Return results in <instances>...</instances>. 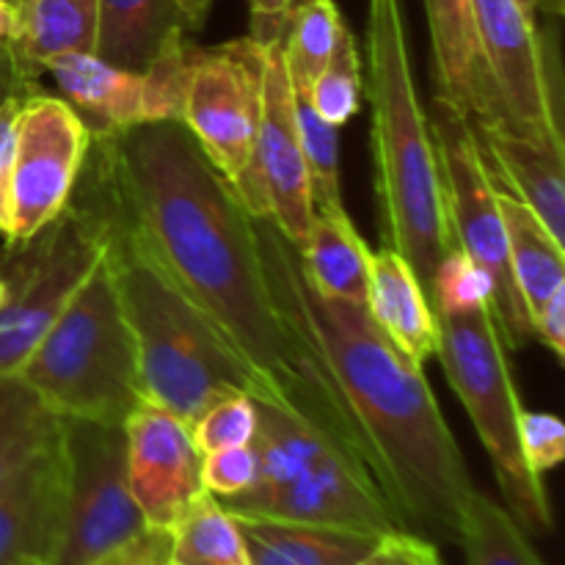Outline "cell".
Masks as SVG:
<instances>
[{"mask_svg": "<svg viewBox=\"0 0 565 565\" xmlns=\"http://www.w3.org/2000/svg\"><path fill=\"white\" fill-rule=\"evenodd\" d=\"M353 565H445L439 550L425 535L412 530H392L375 541L373 550Z\"/></svg>", "mask_w": 565, "mask_h": 565, "instance_id": "obj_37", "label": "cell"}, {"mask_svg": "<svg viewBox=\"0 0 565 565\" xmlns=\"http://www.w3.org/2000/svg\"><path fill=\"white\" fill-rule=\"evenodd\" d=\"M472 3L480 47L505 127L530 141L565 143L535 17L519 0Z\"/></svg>", "mask_w": 565, "mask_h": 565, "instance_id": "obj_14", "label": "cell"}, {"mask_svg": "<svg viewBox=\"0 0 565 565\" xmlns=\"http://www.w3.org/2000/svg\"><path fill=\"white\" fill-rule=\"evenodd\" d=\"M497 202L505 221L513 281L522 292L530 326H533V318L550 301L552 292L565 287L563 243L552 237V232L535 218L533 210L500 182H497Z\"/></svg>", "mask_w": 565, "mask_h": 565, "instance_id": "obj_24", "label": "cell"}, {"mask_svg": "<svg viewBox=\"0 0 565 565\" xmlns=\"http://www.w3.org/2000/svg\"><path fill=\"white\" fill-rule=\"evenodd\" d=\"M127 483L152 530L174 527L188 505L204 491L202 452L191 425L177 414L143 401L125 419Z\"/></svg>", "mask_w": 565, "mask_h": 565, "instance_id": "obj_15", "label": "cell"}, {"mask_svg": "<svg viewBox=\"0 0 565 565\" xmlns=\"http://www.w3.org/2000/svg\"><path fill=\"white\" fill-rule=\"evenodd\" d=\"M66 508L64 436L44 447L0 486V565H50Z\"/></svg>", "mask_w": 565, "mask_h": 565, "instance_id": "obj_16", "label": "cell"}, {"mask_svg": "<svg viewBox=\"0 0 565 565\" xmlns=\"http://www.w3.org/2000/svg\"><path fill=\"white\" fill-rule=\"evenodd\" d=\"M42 75L53 81L55 97L81 116L92 138L143 125L141 72L121 70L99 55L72 50L50 58Z\"/></svg>", "mask_w": 565, "mask_h": 565, "instance_id": "obj_18", "label": "cell"}, {"mask_svg": "<svg viewBox=\"0 0 565 565\" xmlns=\"http://www.w3.org/2000/svg\"><path fill=\"white\" fill-rule=\"evenodd\" d=\"M480 147L500 185L516 193L535 218L565 237V143H539L508 127H480Z\"/></svg>", "mask_w": 565, "mask_h": 565, "instance_id": "obj_19", "label": "cell"}, {"mask_svg": "<svg viewBox=\"0 0 565 565\" xmlns=\"http://www.w3.org/2000/svg\"><path fill=\"white\" fill-rule=\"evenodd\" d=\"M166 565H174V563H166Z\"/></svg>", "mask_w": 565, "mask_h": 565, "instance_id": "obj_48", "label": "cell"}, {"mask_svg": "<svg viewBox=\"0 0 565 565\" xmlns=\"http://www.w3.org/2000/svg\"><path fill=\"white\" fill-rule=\"evenodd\" d=\"M367 312L386 340L423 367L439 348V323L412 265L390 246L370 252Z\"/></svg>", "mask_w": 565, "mask_h": 565, "instance_id": "obj_20", "label": "cell"}, {"mask_svg": "<svg viewBox=\"0 0 565 565\" xmlns=\"http://www.w3.org/2000/svg\"><path fill=\"white\" fill-rule=\"evenodd\" d=\"M25 97H14L0 105V235L11 232V174H14L17 116Z\"/></svg>", "mask_w": 565, "mask_h": 565, "instance_id": "obj_38", "label": "cell"}, {"mask_svg": "<svg viewBox=\"0 0 565 565\" xmlns=\"http://www.w3.org/2000/svg\"><path fill=\"white\" fill-rule=\"evenodd\" d=\"M174 25H182L174 0H97L94 55L121 70L143 72Z\"/></svg>", "mask_w": 565, "mask_h": 565, "instance_id": "obj_25", "label": "cell"}, {"mask_svg": "<svg viewBox=\"0 0 565 565\" xmlns=\"http://www.w3.org/2000/svg\"><path fill=\"white\" fill-rule=\"evenodd\" d=\"M86 180L108 213L105 259L136 340L143 401L185 423L235 392L263 401L257 375L237 356L218 326L166 274L138 232L110 207L103 188L88 174Z\"/></svg>", "mask_w": 565, "mask_h": 565, "instance_id": "obj_4", "label": "cell"}, {"mask_svg": "<svg viewBox=\"0 0 565 565\" xmlns=\"http://www.w3.org/2000/svg\"><path fill=\"white\" fill-rule=\"evenodd\" d=\"M188 425H191V436L202 456L226 450V447H246L257 436V397L246 395V392L226 395L210 403Z\"/></svg>", "mask_w": 565, "mask_h": 565, "instance_id": "obj_33", "label": "cell"}, {"mask_svg": "<svg viewBox=\"0 0 565 565\" xmlns=\"http://www.w3.org/2000/svg\"><path fill=\"white\" fill-rule=\"evenodd\" d=\"M14 3V36L9 50L17 64L33 81L42 77L44 64L61 53L83 50L94 53L97 0H11Z\"/></svg>", "mask_w": 565, "mask_h": 565, "instance_id": "obj_23", "label": "cell"}, {"mask_svg": "<svg viewBox=\"0 0 565 565\" xmlns=\"http://www.w3.org/2000/svg\"><path fill=\"white\" fill-rule=\"evenodd\" d=\"M257 480L221 500L235 516L329 524L386 535L403 527L370 469L309 419L257 401Z\"/></svg>", "mask_w": 565, "mask_h": 565, "instance_id": "obj_5", "label": "cell"}, {"mask_svg": "<svg viewBox=\"0 0 565 565\" xmlns=\"http://www.w3.org/2000/svg\"><path fill=\"white\" fill-rule=\"evenodd\" d=\"M439 348L436 359L467 408L494 467L502 500L527 535L552 530V508L544 478L527 467L519 439L522 401L513 384L508 348L502 342L494 307L469 312H436Z\"/></svg>", "mask_w": 565, "mask_h": 565, "instance_id": "obj_7", "label": "cell"}, {"mask_svg": "<svg viewBox=\"0 0 565 565\" xmlns=\"http://www.w3.org/2000/svg\"><path fill=\"white\" fill-rule=\"evenodd\" d=\"M196 44L188 39L185 25H174L143 66V125L149 121H182L185 116L188 83Z\"/></svg>", "mask_w": 565, "mask_h": 565, "instance_id": "obj_30", "label": "cell"}, {"mask_svg": "<svg viewBox=\"0 0 565 565\" xmlns=\"http://www.w3.org/2000/svg\"><path fill=\"white\" fill-rule=\"evenodd\" d=\"M367 99L381 237L412 265L430 301L436 268L456 241L428 110L414 86L401 0H367Z\"/></svg>", "mask_w": 565, "mask_h": 565, "instance_id": "obj_3", "label": "cell"}, {"mask_svg": "<svg viewBox=\"0 0 565 565\" xmlns=\"http://www.w3.org/2000/svg\"><path fill=\"white\" fill-rule=\"evenodd\" d=\"M14 3L11 0H0V47H9L11 36H14Z\"/></svg>", "mask_w": 565, "mask_h": 565, "instance_id": "obj_44", "label": "cell"}, {"mask_svg": "<svg viewBox=\"0 0 565 565\" xmlns=\"http://www.w3.org/2000/svg\"><path fill=\"white\" fill-rule=\"evenodd\" d=\"M257 450L254 445L246 447H226L202 456V483L204 491H210L218 500L243 494L252 489L257 480Z\"/></svg>", "mask_w": 565, "mask_h": 565, "instance_id": "obj_35", "label": "cell"}, {"mask_svg": "<svg viewBox=\"0 0 565 565\" xmlns=\"http://www.w3.org/2000/svg\"><path fill=\"white\" fill-rule=\"evenodd\" d=\"M519 439H522L524 461L541 478L565 458V425L555 414L524 408L519 419Z\"/></svg>", "mask_w": 565, "mask_h": 565, "instance_id": "obj_36", "label": "cell"}, {"mask_svg": "<svg viewBox=\"0 0 565 565\" xmlns=\"http://www.w3.org/2000/svg\"><path fill=\"white\" fill-rule=\"evenodd\" d=\"M265 47L252 36L193 50L182 125L230 185L246 174L263 108Z\"/></svg>", "mask_w": 565, "mask_h": 565, "instance_id": "obj_11", "label": "cell"}, {"mask_svg": "<svg viewBox=\"0 0 565 565\" xmlns=\"http://www.w3.org/2000/svg\"><path fill=\"white\" fill-rule=\"evenodd\" d=\"M254 224L276 303L334 381L403 527L456 541L475 483L423 367L386 340L367 309L315 292L298 248L270 221Z\"/></svg>", "mask_w": 565, "mask_h": 565, "instance_id": "obj_2", "label": "cell"}, {"mask_svg": "<svg viewBox=\"0 0 565 565\" xmlns=\"http://www.w3.org/2000/svg\"><path fill=\"white\" fill-rule=\"evenodd\" d=\"M494 307L491 281L467 254L452 246L445 254L430 285V307L434 312H469V309Z\"/></svg>", "mask_w": 565, "mask_h": 565, "instance_id": "obj_34", "label": "cell"}, {"mask_svg": "<svg viewBox=\"0 0 565 565\" xmlns=\"http://www.w3.org/2000/svg\"><path fill=\"white\" fill-rule=\"evenodd\" d=\"M3 292H6V287H3V279H0V303H3Z\"/></svg>", "mask_w": 565, "mask_h": 565, "instance_id": "obj_46", "label": "cell"}, {"mask_svg": "<svg viewBox=\"0 0 565 565\" xmlns=\"http://www.w3.org/2000/svg\"><path fill=\"white\" fill-rule=\"evenodd\" d=\"M88 136L81 116L61 97L28 94L17 116L14 174H11L9 246L25 243L70 204L83 166Z\"/></svg>", "mask_w": 565, "mask_h": 565, "instance_id": "obj_13", "label": "cell"}, {"mask_svg": "<svg viewBox=\"0 0 565 565\" xmlns=\"http://www.w3.org/2000/svg\"><path fill=\"white\" fill-rule=\"evenodd\" d=\"M292 108H296V127L301 138V152L307 160L309 188H312V210L342 204L340 191V127L329 125L307 92L292 88Z\"/></svg>", "mask_w": 565, "mask_h": 565, "instance_id": "obj_31", "label": "cell"}, {"mask_svg": "<svg viewBox=\"0 0 565 565\" xmlns=\"http://www.w3.org/2000/svg\"><path fill=\"white\" fill-rule=\"evenodd\" d=\"M169 563V533L166 530L147 527L121 544L119 550L108 552L92 565H166Z\"/></svg>", "mask_w": 565, "mask_h": 565, "instance_id": "obj_39", "label": "cell"}, {"mask_svg": "<svg viewBox=\"0 0 565 565\" xmlns=\"http://www.w3.org/2000/svg\"><path fill=\"white\" fill-rule=\"evenodd\" d=\"M108 252V213L92 185L72 193L70 204L31 241L0 257V373H20L50 326L77 296Z\"/></svg>", "mask_w": 565, "mask_h": 565, "instance_id": "obj_8", "label": "cell"}, {"mask_svg": "<svg viewBox=\"0 0 565 565\" xmlns=\"http://www.w3.org/2000/svg\"><path fill=\"white\" fill-rule=\"evenodd\" d=\"M430 105L434 108L428 114V125L439 154L452 241L489 276L502 342L508 351H519L533 340V326L511 274L508 232L497 202V180L472 121L436 97Z\"/></svg>", "mask_w": 565, "mask_h": 565, "instance_id": "obj_9", "label": "cell"}, {"mask_svg": "<svg viewBox=\"0 0 565 565\" xmlns=\"http://www.w3.org/2000/svg\"><path fill=\"white\" fill-rule=\"evenodd\" d=\"M235 519L241 524L252 565H353L381 539L362 530L329 527V524L268 516Z\"/></svg>", "mask_w": 565, "mask_h": 565, "instance_id": "obj_22", "label": "cell"}, {"mask_svg": "<svg viewBox=\"0 0 565 565\" xmlns=\"http://www.w3.org/2000/svg\"><path fill=\"white\" fill-rule=\"evenodd\" d=\"M303 0H248L252 9V33L248 36L257 44L268 47L285 33L287 20Z\"/></svg>", "mask_w": 565, "mask_h": 565, "instance_id": "obj_40", "label": "cell"}, {"mask_svg": "<svg viewBox=\"0 0 565 565\" xmlns=\"http://www.w3.org/2000/svg\"><path fill=\"white\" fill-rule=\"evenodd\" d=\"M86 158L92 166L83 171L110 207L252 367L263 403L309 419L370 469L334 381L276 303L257 224L191 130L182 121H149L94 136Z\"/></svg>", "mask_w": 565, "mask_h": 565, "instance_id": "obj_1", "label": "cell"}, {"mask_svg": "<svg viewBox=\"0 0 565 565\" xmlns=\"http://www.w3.org/2000/svg\"><path fill=\"white\" fill-rule=\"evenodd\" d=\"M298 254L315 292L367 309L370 248L353 226L345 204L312 210V224Z\"/></svg>", "mask_w": 565, "mask_h": 565, "instance_id": "obj_21", "label": "cell"}, {"mask_svg": "<svg viewBox=\"0 0 565 565\" xmlns=\"http://www.w3.org/2000/svg\"><path fill=\"white\" fill-rule=\"evenodd\" d=\"M20 375L58 417L125 425L141 406L136 340L108 259L66 303Z\"/></svg>", "mask_w": 565, "mask_h": 565, "instance_id": "obj_6", "label": "cell"}, {"mask_svg": "<svg viewBox=\"0 0 565 565\" xmlns=\"http://www.w3.org/2000/svg\"><path fill=\"white\" fill-rule=\"evenodd\" d=\"M519 3H522L533 17L539 14V11H544V14H552V17H557L563 11V0H519Z\"/></svg>", "mask_w": 565, "mask_h": 565, "instance_id": "obj_45", "label": "cell"}, {"mask_svg": "<svg viewBox=\"0 0 565 565\" xmlns=\"http://www.w3.org/2000/svg\"><path fill=\"white\" fill-rule=\"evenodd\" d=\"M169 563L252 565L241 524L210 491H202L169 530Z\"/></svg>", "mask_w": 565, "mask_h": 565, "instance_id": "obj_27", "label": "cell"}, {"mask_svg": "<svg viewBox=\"0 0 565 565\" xmlns=\"http://www.w3.org/2000/svg\"><path fill=\"white\" fill-rule=\"evenodd\" d=\"M436 99L480 127H505L480 47L472 0H425Z\"/></svg>", "mask_w": 565, "mask_h": 565, "instance_id": "obj_17", "label": "cell"}, {"mask_svg": "<svg viewBox=\"0 0 565 565\" xmlns=\"http://www.w3.org/2000/svg\"><path fill=\"white\" fill-rule=\"evenodd\" d=\"M61 417L20 373H0V486L53 445Z\"/></svg>", "mask_w": 565, "mask_h": 565, "instance_id": "obj_26", "label": "cell"}, {"mask_svg": "<svg viewBox=\"0 0 565 565\" xmlns=\"http://www.w3.org/2000/svg\"><path fill=\"white\" fill-rule=\"evenodd\" d=\"M362 58H359L356 39H353L348 22H342L334 50L307 94L312 99V108L329 125L345 127L362 108Z\"/></svg>", "mask_w": 565, "mask_h": 565, "instance_id": "obj_32", "label": "cell"}, {"mask_svg": "<svg viewBox=\"0 0 565 565\" xmlns=\"http://www.w3.org/2000/svg\"><path fill=\"white\" fill-rule=\"evenodd\" d=\"M456 544L463 565H546L511 511L480 489L463 502Z\"/></svg>", "mask_w": 565, "mask_h": 565, "instance_id": "obj_28", "label": "cell"}, {"mask_svg": "<svg viewBox=\"0 0 565 565\" xmlns=\"http://www.w3.org/2000/svg\"><path fill=\"white\" fill-rule=\"evenodd\" d=\"M252 218H265L296 248L307 241L312 224V188L292 108V83L287 75L281 39L265 47L263 108L254 136L252 163L232 185Z\"/></svg>", "mask_w": 565, "mask_h": 565, "instance_id": "obj_12", "label": "cell"}, {"mask_svg": "<svg viewBox=\"0 0 565 565\" xmlns=\"http://www.w3.org/2000/svg\"><path fill=\"white\" fill-rule=\"evenodd\" d=\"M174 3H177V11H180L185 31H199V28L207 22L213 0H174Z\"/></svg>", "mask_w": 565, "mask_h": 565, "instance_id": "obj_43", "label": "cell"}, {"mask_svg": "<svg viewBox=\"0 0 565 565\" xmlns=\"http://www.w3.org/2000/svg\"><path fill=\"white\" fill-rule=\"evenodd\" d=\"M533 337H539L557 359L565 356V287L552 292L550 301L533 318Z\"/></svg>", "mask_w": 565, "mask_h": 565, "instance_id": "obj_41", "label": "cell"}, {"mask_svg": "<svg viewBox=\"0 0 565 565\" xmlns=\"http://www.w3.org/2000/svg\"><path fill=\"white\" fill-rule=\"evenodd\" d=\"M33 92H39V81L22 72L9 47H0V105L14 97H28Z\"/></svg>", "mask_w": 565, "mask_h": 565, "instance_id": "obj_42", "label": "cell"}, {"mask_svg": "<svg viewBox=\"0 0 565 565\" xmlns=\"http://www.w3.org/2000/svg\"><path fill=\"white\" fill-rule=\"evenodd\" d=\"M66 508L50 565H92L147 530L127 483L125 425L61 417Z\"/></svg>", "mask_w": 565, "mask_h": 565, "instance_id": "obj_10", "label": "cell"}, {"mask_svg": "<svg viewBox=\"0 0 565 565\" xmlns=\"http://www.w3.org/2000/svg\"><path fill=\"white\" fill-rule=\"evenodd\" d=\"M11 565H42V563H33V561H22V563H11Z\"/></svg>", "mask_w": 565, "mask_h": 565, "instance_id": "obj_47", "label": "cell"}, {"mask_svg": "<svg viewBox=\"0 0 565 565\" xmlns=\"http://www.w3.org/2000/svg\"><path fill=\"white\" fill-rule=\"evenodd\" d=\"M342 14L334 0H303L287 20L281 33L287 75L296 92H309L315 77L323 72L337 33L342 28Z\"/></svg>", "mask_w": 565, "mask_h": 565, "instance_id": "obj_29", "label": "cell"}]
</instances>
